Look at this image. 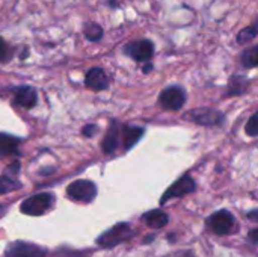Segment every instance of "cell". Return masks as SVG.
<instances>
[{
    "label": "cell",
    "instance_id": "cell-1",
    "mask_svg": "<svg viewBox=\"0 0 258 257\" xmlns=\"http://www.w3.org/2000/svg\"><path fill=\"white\" fill-rule=\"evenodd\" d=\"M53 201H54L53 195L47 194V192L32 195L21 203V212L26 215H32V217L42 215L44 212H47L51 208Z\"/></svg>",
    "mask_w": 258,
    "mask_h": 257
},
{
    "label": "cell",
    "instance_id": "cell-2",
    "mask_svg": "<svg viewBox=\"0 0 258 257\" xmlns=\"http://www.w3.org/2000/svg\"><path fill=\"white\" fill-rule=\"evenodd\" d=\"M130 236H132L130 226L125 223H121V224H116L115 227H112L110 230H107L104 235H101L98 238V245L103 248H110V247H115V245L127 241Z\"/></svg>",
    "mask_w": 258,
    "mask_h": 257
},
{
    "label": "cell",
    "instance_id": "cell-3",
    "mask_svg": "<svg viewBox=\"0 0 258 257\" xmlns=\"http://www.w3.org/2000/svg\"><path fill=\"white\" fill-rule=\"evenodd\" d=\"M67 194L70 198L82 203H89L95 198L97 195V188L92 182L89 180H76L71 183L67 189Z\"/></svg>",
    "mask_w": 258,
    "mask_h": 257
},
{
    "label": "cell",
    "instance_id": "cell-4",
    "mask_svg": "<svg viewBox=\"0 0 258 257\" xmlns=\"http://www.w3.org/2000/svg\"><path fill=\"white\" fill-rule=\"evenodd\" d=\"M159 103L168 111H178L186 103V92L180 86H169L160 92Z\"/></svg>",
    "mask_w": 258,
    "mask_h": 257
},
{
    "label": "cell",
    "instance_id": "cell-5",
    "mask_svg": "<svg viewBox=\"0 0 258 257\" xmlns=\"http://www.w3.org/2000/svg\"><path fill=\"white\" fill-rule=\"evenodd\" d=\"M124 53L138 62H147L154 55V44L150 39H139L128 42L124 47Z\"/></svg>",
    "mask_w": 258,
    "mask_h": 257
},
{
    "label": "cell",
    "instance_id": "cell-6",
    "mask_svg": "<svg viewBox=\"0 0 258 257\" xmlns=\"http://www.w3.org/2000/svg\"><path fill=\"white\" fill-rule=\"evenodd\" d=\"M186 120H190L197 124L201 126H219L224 121V115L216 111V109H207V108H201V109H194L190 112H187L184 115Z\"/></svg>",
    "mask_w": 258,
    "mask_h": 257
},
{
    "label": "cell",
    "instance_id": "cell-7",
    "mask_svg": "<svg viewBox=\"0 0 258 257\" xmlns=\"http://www.w3.org/2000/svg\"><path fill=\"white\" fill-rule=\"evenodd\" d=\"M195 189H197L195 180H194L190 176H183L180 180H177V182L165 192V195H163L162 200H160V204L166 203V201L171 200V198H177V197L187 195V194L194 192Z\"/></svg>",
    "mask_w": 258,
    "mask_h": 257
},
{
    "label": "cell",
    "instance_id": "cell-8",
    "mask_svg": "<svg viewBox=\"0 0 258 257\" xmlns=\"http://www.w3.org/2000/svg\"><path fill=\"white\" fill-rule=\"evenodd\" d=\"M209 226L212 227V230L218 235H227L230 233V230L233 229L234 224V218L228 211H219L216 214H213L209 218Z\"/></svg>",
    "mask_w": 258,
    "mask_h": 257
},
{
    "label": "cell",
    "instance_id": "cell-9",
    "mask_svg": "<svg viewBox=\"0 0 258 257\" xmlns=\"http://www.w3.org/2000/svg\"><path fill=\"white\" fill-rule=\"evenodd\" d=\"M8 257H45V251L38 247V245H32V244H26V242H15L12 244L8 251Z\"/></svg>",
    "mask_w": 258,
    "mask_h": 257
},
{
    "label": "cell",
    "instance_id": "cell-10",
    "mask_svg": "<svg viewBox=\"0 0 258 257\" xmlns=\"http://www.w3.org/2000/svg\"><path fill=\"white\" fill-rule=\"evenodd\" d=\"M85 83H86L88 88H91L94 91H103V89H106L109 86V79H107L106 73L101 68L94 67L86 73Z\"/></svg>",
    "mask_w": 258,
    "mask_h": 257
},
{
    "label": "cell",
    "instance_id": "cell-11",
    "mask_svg": "<svg viewBox=\"0 0 258 257\" xmlns=\"http://www.w3.org/2000/svg\"><path fill=\"white\" fill-rule=\"evenodd\" d=\"M15 103L23 108H33L36 105V91L30 86H21L15 92Z\"/></svg>",
    "mask_w": 258,
    "mask_h": 257
},
{
    "label": "cell",
    "instance_id": "cell-12",
    "mask_svg": "<svg viewBox=\"0 0 258 257\" xmlns=\"http://www.w3.org/2000/svg\"><path fill=\"white\" fill-rule=\"evenodd\" d=\"M20 139L6 133H0V156H15L18 155Z\"/></svg>",
    "mask_w": 258,
    "mask_h": 257
},
{
    "label": "cell",
    "instance_id": "cell-13",
    "mask_svg": "<svg viewBox=\"0 0 258 257\" xmlns=\"http://www.w3.org/2000/svg\"><path fill=\"white\" fill-rule=\"evenodd\" d=\"M118 138H119V129H118V124L113 121L110 124V127H109V130H107V133L104 136V139H103V144H101L103 151L104 153L115 151L116 150V145H118Z\"/></svg>",
    "mask_w": 258,
    "mask_h": 257
},
{
    "label": "cell",
    "instance_id": "cell-14",
    "mask_svg": "<svg viewBox=\"0 0 258 257\" xmlns=\"http://www.w3.org/2000/svg\"><path fill=\"white\" fill-rule=\"evenodd\" d=\"M144 221L151 229H162V227H165L168 224L169 218H168V215L163 211L157 209V211H151V212L145 214L144 215Z\"/></svg>",
    "mask_w": 258,
    "mask_h": 257
},
{
    "label": "cell",
    "instance_id": "cell-15",
    "mask_svg": "<svg viewBox=\"0 0 258 257\" xmlns=\"http://www.w3.org/2000/svg\"><path fill=\"white\" fill-rule=\"evenodd\" d=\"M142 133H144V129L142 127H136V126H127V127H124V132H122L124 148L125 150L132 148L141 139Z\"/></svg>",
    "mask_w": 258,
    "mask_h": 257
},
{
    "label": "cell",
    "instance_id": "cell-16",
    "mask_svg": "<svg viewBox=\"0 0 258 257\" xmlns=\"http://www.w3.org/2000/svg\"><path fill=\"white\" fill-rule=\"evenodd\" d=\"M246 88H248V79H245L242 76H234L230 80L227 95H239V94H243L246 91Z\"/></svg>",
    "mask_w": 258,
    "mask_h": 257
},
{
    "label": "cell",
    "instance_id": "cell-17",
    "mask_svg": "<svg viewBox=\"0 0 258 257\" xmlns=\"http://www.w3.org/2000/svg\"><path fill=\"white\" fill-rule=\"evenodd\" d=\"M257 35L258 21L257 23H254V24H251V26H248V27H245V29H242V30L239 32V35H237V42H239V44H246V42L252 41Z\"/></svg>",
    "mask_w": 258,
    "mask_h": 257
},
{
    "label": "cell",
    "instance_id": "cell-18",
    "mask_svg": "<svg viewBox=\"0 0 258 257\" xmlns=\"http://www.w3.org/2000/svg\"><path fill=\"white\" fill-rule=\"evenodd\" d=\"M242 64L246 68L258 67V45L251 47V48H248V50L243 52V55H242Z\"/></svg>",
    "mask_w": 258,
    "mask_h": 257
},
{
    "label": "cell",
    "instance_id": "cell-19",
    "mask_svg": "<svg viewBox=\"0 0 258 257\" xmlns=\"http://www.w3.org/2000/svg\"><path fill=\"white\" fill-rule=\"evenodd\" d=\"M20 188H21V183H18L17 180L11 179L8 176H2L0 177V195L12 192V191H18Z\"/></svg>",
    "mask_w": 258,
    "mask_h": 257
},
{
    "label": "cell",
    "instance_id": "cell-20",
    "mask_svg": "<svg viewBox=\"0 0 258 257\" xmlns=\"http://www.w3.org/2000/svg\"><path fill=\"white\" fill-rule=\"evenodd\" d=\"M85 36L89 39V41H100L101 39V36H103V29H101V26H98V24H95V23H89V24H86V27H85Z\"/></svg>",
    "mask_w": 258,
    "mask_h": 257
},
{
    "label": "cell",
    "instance_id": "cell-21",
    "mask_svg": "<svg viewBox=\"0 0 258 257\" xmlns=\"http://www.w3.org/2000/svg\"><path fill=\"white\" fill-rule=\"evenodd\" d=\"M245 132H246L249 136H258V111L249 118V121L246 123Z\"/></svg>",
    "mask_w": 258,
    "mask_h": 257
},
{
    "label": "cell",
    "instance_id": "cell-22",
    "mask_svg": "<svg viewBox=\"0 0 258 257\" xmlns=\"http://www.w3.org/2000/svg\"><path fill=\"white\" fill-rule=\"evenodd\" d=\"M11 56V50L8 47V44L5 42V39L0 38V61H6Z\"/></svg>",
    "mask_w": 258,
    "mask_h": 257
},
{
    "label": "cell",
    "instance_id": "cell-23",
    "mask_svg": "<svg viewBox=\"0 0 258 257\" xmlns=\"http://www.w3.org/2000/svg\"><path fill=\"white\" fill-rule=\"evenodd\" d=\"M95 132H97V126H95V124H88V126H85L83 130H82V133H83L85 136H88V138L92 136Z\"/></svg>",
    "mask_w": 258,
    "mask_h": 257
},
{
    "label": "cell",
    "instance_id": "cell-24",
    "mask_svg": "<svg viewBox=\"0 0 258 257\" xmlns=\"http://www.w3.org/2000/svg\"><path fill=\"white\" fill-rule=\"evenodd\" d=\"M249 239H251L252 242L258 244V229H254V230L249 232Z\"/></svg>",
    "mask_w": 258,
    "mask_h": 257
},
{
    "label": "cell",
    "instance_id": "cell-25",
    "mask_svg": "<svg viewBox=\"0 0 258 257\" xmlns=\"http://www.w3.org/2000/svg\"><path fill=\"white\" fill-rule=\"evenodd\" d=\"M12 174H18V170H20V164L18 162H14L9 168H8Z\"/></svg>",
    "mask_w": 258,
    "mask_h": 257
},
{
    "label": "cell",
    "instance_id": "cell-26",
    "mask_svg": "<svg viewBox=\"0 0 258 257\" xmlns=\"http://www.w3.org/2000/svg\"><path fill=\"white\" fill-rule=\"evenodd\" d=\"M248 218H249L251 221H255V223H258V211H252V212H249V214H248Z\"/></svg>",
    "mask_w": 258,
    "mask_h": 257
},
{
    "label": "cell",
    "instance_id": "cell-27",
    "mask_svg": "<svg viewBox=\"0 0 258 257\" xmlns=\"http://www.w3.org/2000/svg\"><path fill=\"white\" fill-rule=\"evenodd\" d=\"M153 70V64H145L144 65V73H150Z\"/></svg>",
    "mask_w": 258,
    "mask_h": 257
},
{
    "label": "cell",
    "instance_id": "cell-28",
    "mask_svg": "<svg viewBox=\"0 0 258 257\" xmlns=\"http://www.w3.org/2000/svg\"><path fill=\"white\" fill-rule=\"evenodd\" d=\"M154 239V236H148V238H145V242H151Z\"/></svg>",
    "mask_w": 258,
    "mask_h": 257
},
{
    "label": "cell",
    "instance_id": "cell-29",
    "mask_svg": "<svg viewBox=\"0 0 258 257\" xmlns=\"http://www.w3.org/2000/svg\"><path fill=\"white\" fill-rule=\"evenodd\" d=\"M3 212V206H0V214Z\"/></svg>",
    "mask_w": 258,
    "mask_h": 257
}]
</instances>
